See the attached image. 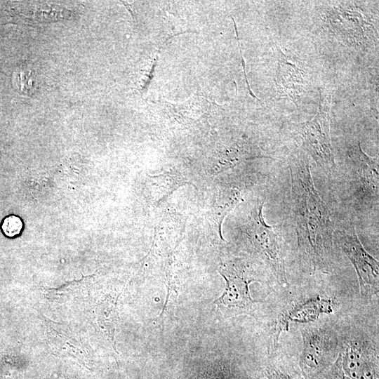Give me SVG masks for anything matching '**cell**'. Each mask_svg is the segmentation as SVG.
Segmentation results:
<instances>
[{
  "label": "cell",
  "mask_w": 379,
  "mask_h": 379,
  "mask_svg": "<svg viewBox=\"0 0 379 379\" xmlns=\"http://www.w3.org/2000/svg\"><path fill=\"white\" fill-rule=\"evenodd\" d=\"M289 169L290 211L300 263L310 273L327 272L334 230L330 211L314 187L307 158H293Z\"/></svg>",
  "instance_id": "obj_1"
},
{
  "label": "cell",
  "mask_w": 379,
  "mask_h": 379,
  "mask_svg": "<svg viewBox=\"0 0 379 379\" xmlns=\"http://www.w3.org/2000/svg\"><path fill=\"white\" fill-rule=\"evenodd\" d=\"M262 208L263 201L258 199L248 215L245 231L256 253L270 269L277 281L287 284L281 240L275 230L265 222Z\"/></svg>",
  "instance_id": "obj_2"
},
{
  "label": "cell",
  "mask_w": 379,
  "mask_h": 379,
  "mask_svg": "<svg viewBox=\"0 0 379 379\" xmlns=\"http://www.w3.org/2000/svg\"><path fill=\"white\" fill-rule=\"evenodd\" d=\"M325 100L319 101L315 117L295 126L296 137L301 147L326 173L335 167L334 154L331 145L329 111Z\"/></svg>",
  "instance_id": "obj_3"
},
{
  "label": "cell",
  "mask_w": 379,
  "mask_h": 379,
  "mask_svg": "<svg viewBox=\"0 0 379 379\" xmlns=\"http://www.w3.org/2000/svg\"><path fill=\"white\" fill-rule=\"evenodd\" d=\"M302 351L300 367L305 379H313L334 360L338 343L330 331L309 326L301 329Z\"/></svg>",
  "instance_id": "obj_4"
},
{
  "label": "cell",
  "mask_w": 379,
  "mask_h": 379,
  "mask_svg": "<svg viewBox=\"0 0 379 379\" xmlns=\"http://www.w3.org/2000/svg\"><path fill=\"white\" fill-rule=\"evenodd\" d=\"M338 244L353 265L362 295L378 293L379 264L364 248L353 226L338 231Z\"/></svg>",
  "instance_id": "obj_5"
},
{
  "label": "cell",
  "mask_w": 379,
  "mask_h": 379,
  "mask_svg": "<svg viewBox=\"0 0 379 379\" xmlns=\"http://www.w3.org/2000/svg\"><path fill=\"white\" fill-rule=\"evenodd\" d=\"M219 272L226 284L214 303L227 316L250 313L255 303L249 292V284L258 279L236 264L222 266Z\"/></svg>",
  "instance_id": "obj_6"
},
{
  "label": "cell",
  "mask_w": 379,
  "mask_h": 379,
  "mask_svg": "<svg viewBox=\"0 0 379 379\" xmlns=\"http://www.w3.org/2000/svg\"><path fill=\"white\" fill-rule=\"evenodd\" d=\"M376 352L370 344L359 340L347 342L336 361L344 379H375Z\"/></svg>",
  "instance_id": "obj_7"
},
{
  "label": "cell",
  "mask_w": 379,
  "mask_h": 379,
  "mask_svg": "<svg viewBox=\"0 0 379 379\" xmlns=\"http://www.w3.org/2000/svg\"><path fill=\"white\" fill-rule=\"evenodd\" d=\"M359 196L367 200L378 199V157L365 154L360 143L350 150L349 155Z\"/></svg>",
  "instance_id": "obj_8"
},
{
  "label": "cell",
  "mask_w": 379,
  "mask_h": 379,
  "mask_svg": "<svg viewBox=\"0 0 379 379\" xmlns=\"http://www.w3.org/2000/svg\"><path fill=\"white\" fill-rule=\"evenodd\" d=\"M278 50V67L275 84L281 97L291 98L295 103L302 92L305 84V72L301 65L286 55L279 47Z\"/></svg>",
  "instance_id": "obj_9"
},
{
  "label": "cell",
  "mask_w": 379,
  "mask_h": 379,
  "mask_svg": "<svg viewBox=\"0 0 379 379\" xmlns=\"http://www.w3.org/2000/svg\"><path fill=\"white\" fill-rule=\"evenodd\" d=\"M332 312V303L329 299L317 296L296 305L285 313L279 320L275 328L274 345H276L281 333L288 331L291 322L307 323L317 319L322 314Z\"/></svg>",
  "instance_id": "obj_10"
},
{
  "label": "cell",
  "mask_w": 379,
  "mask_h": 379,
  "mask_svg": "<svg viewBox=\"0 0 379 379\" xmlns=\"http://www.w3.org/2000/svg\"><path fill=\"white\" fill-rule=\"evenodd\" d=\"M333 8V11H329L328 13L333 15V26L338 30L339 34L344 36L346 39H348V36L351 38V36L354 35V41H364L366 30L369 29L371 25L367 22L359 13L354 11L353 9H345L343 6Z\"/></svg>",
  "instance_id": "obj_11"
},
{
  "label": "cell",
  "mask_w": 379,
  "mask_h": 379,
  "mask_svg": "<svg viewBox=\"0 0 379 379\" xmlns=\"http://www.w3.org/2000/svg\"><path fill=\"white\" fill-rule=\"evenodd\" d=\"M32 11L30 12L34 20L44 22H53L60 19L69 18L71 15V12L58 6H40L36 8H32Z\"/></svg>",
  "instance_id": "obj_12"
},
{
  "label": "cell",
  "mask_w": 379,
  "mask_h": 379,
  "mask_svg": "<svg viewBox=\"0 0 379 379\" xmlns=\"http://www.w3.org/2000/svg\"><path fill=\"white\" fill-rule=\"evenodd\" d=\"M15 84L22 93H29L34 87V75L30 69H20L15 74Z\"/></svg>",
  "instance_id": "obj_13"
},
{
  "label": "cell",
  "mask_w": 379,
  "mask_h": 379,
  "mask_svg": "<svg viewBox=\"0 0 379 379\" xmlns=\"http://www.w3.org/2000/svg\"><path fill=\"white\" fill-rule=\"evenodd\" d=\"M1 228L6 236L12 237L20 234L22 228V222L18 216L10 215L4 219Z\"/></svg>",
  "instance_id": "obj_14"
},
{
  "label": "cell",
  "mask_w": 379,
  "mask_h": 379,
  "mask_svg": "<svg viewBox=\"0 0 379 379\" xmlns=\"http://www.w3.org/2000/svg\"><path fill=\"white\" fill-rule=\"evenodd\" d=\"M0 379H22V377L14 367L4 364L0 368Z\"/></svg>",
  "instance_id": "obj_15"
},
{
  "label": "cell",
  "mask_w": 379,
  "mask_h": 379,
  "mask_svg": "<svg viewBox=\"0 0 379 379\" xmlns=\"http://www.w3.org/2000/svg\"><path fill=\"white\" fill-rule=\"evenodd\" d=\"M265 375L267 379H293L292 377L284 371L274 367L266 368Z\"/></svg>",
  "instance_id": "obj_16"
},
{
  "label": "cell",
  "mask_w": 379,
  "mask_h": 379,
  "mask_svg": "<svg viewBox=\"0 0 379 379\" xmlns=\"http://www.w3.org/2000/svg\"><path fill=\"white\" fill-rule=\"evenodd\" d=\"M199 379H225V376L221 371L215 369L204 373Z\"/></svg>",
  "instance_id": "obj_17"
},
{
  "label": "cell",
  "mask_w": 379,
  "mask_h": 379,
  "mask_svg": "<svg viewBox=\"0 0 379 379\" xmlns=\"http://www.w3.org/2000/svg\"><path fill=\"white\" fill-rule=\"evenodd\" d=\"M232 18V20L234 22V28H235V32H236V34H237V40L239 41V51H240V55H241V62H242V67H243V69H244V75H245V79H246V82L247 84V86H248V89L250 92V94L254 97V98H256L254 94L252 93L251 88H250V86H249V84L248 83V80L246 79V70H245V62H244V58L242 57V54H241V48H240V44H239V35H238V32H237V27H236V24H235V22H234V20L233 18Z\"/></svg>",
  "instance_id": "obj_18"
}]
</instances>
